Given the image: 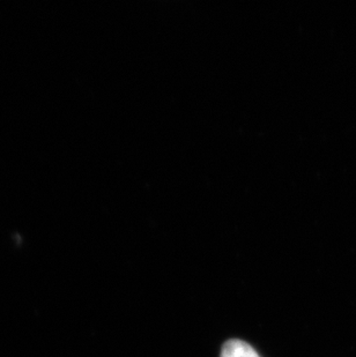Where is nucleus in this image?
<instances>
[{
    "mask_svg": "<svg viewBox=\"0 0 356 357\" xmlns=\"http://www.w3.org/2000/svg\"><path fill=\"white\" fill-rule=\"evenodd\" d=\"M221 357H260L257 351L242 340H229L222 347Z\"/></svg>",
    "mask_w": 356,
    "mask_h": 357,
    "instance_id": "1",
    "label": "nucleus"
}]
</instances>
